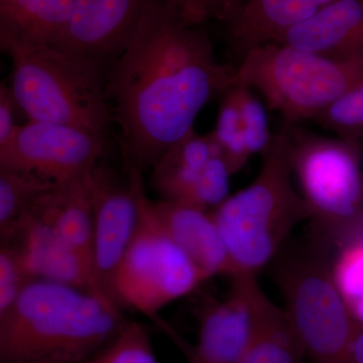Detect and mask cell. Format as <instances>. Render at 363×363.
<instances>
[{
    "instance_id": "26",
    "label": "cell",
    "mask_w": 363,
    "mask_h": 363,
    "mask_svg": "<svg viewBox=\"0 0 363 363\" xmlns=\"http://www.w3.org/2000/svg\"><path fill=\"white\" fill-rule=\"evenodd\" d=\"M332 274L346 304L363 298V229L338 245Z\"/></svg>"
},
{
    "instance_id": "5",
    "label": "cell",
    "mask_w": 363,
    "mask_h": 363,
    "mask_svg": "<svg viewBox=\"0 0 363 363\" xmlns=\"http://www.w3.org/2000/svg\"><path fill=\"white\" fill-rule=\"evenodd\" d=\"M284 130L313 235L338 247L363 229L362 142L319 135L298 124Z\"/></svg>"
},
{
    "instance_id": "2",
    "label": "cell",
    "mask_w": 363,
    "mask_h": 363,
    "mask_svg": "<svg viewBox=\"0 0 363 363\" xmlns=\"http://www.w3.org/2000/svg\"><path fill=\"white\" fill-rule=\"evenodd\" d=\"M126 322L111 298L35 279L0 315V362L85 363Z\"/></svg>"
},
{
    "instance_id": "21",
    "label": "cell",
    "mask_w": 363,
    "mask_h": 363,
    "mask_svg": "<svg viewBox=\"0 0 363 363\" xmlns=\"http://www.w3.org/2000/svg\"><path fill=\"white\" fill-rule=\"evenodd\" d=\"M58 184L18 169H0V238L4 240L45 193Z\"/></svg>"
},
{
    "instance_id": "34",
    "label": "cell",
    "mask_w": 363,
    "mask_h": 363,
    "mask_svg": "<svg viewBox=\"0 0 363 363\" xmlns=\"http://www.w3.org/2000/svg\"><path fill=\"white\" fill-rule=\"evenodd\" d=\"M362 1H363V0H362Z\"/></svg>"
},
{
    "instance_id": "17",
    "label": "cell",
    "mask_w": 363,
    "mask_h": 363,
    "mask_svg": "<svg viewBox=\"0 0 363 363\" xmlns=\"http://www.w3.org/2000/svg\"><path fill=\"white\" fill-rule=\"evenodd\" d=\"M89 175L55 186L26 214L51 227L95 267Z\"/></svg>"
},
{
    "instance_id": "3",
    "label": "cell",
    "mask_w": 363,
    "mask_h": 363,
    "mask_svg": "<svg viewBox=\"0 0 363 363\" xmlns=\"http://www.w3.org/2000/svg\"><path fill=\"white\" fill-rule=\"evenodd\" d=\"M252 184L212 211L238 274H257L285 247L294 228L310 220L304 198L294 187L286 130L274 135Z\"/></svg>"
},
{
    "instance_id": "13",
    "label": "cell",
    "mask_w": 363,
    "mask_h": 363,
    "mask_svg": "<svg viewBox=\"0 0 363 363\" xmlns=\"http://www.w3.org/2000/svg\"><path fill=\"white\" fill-rule=\"evenodd\" d=\"M1 245L16 248L35 279L63 284L113 300L95 267L51 227L30 214L16 224Z\"/></svg>"
},
{
    "instance_id": "6",
    "label": "cell",
    "mask_w": 363,
    "mask_h": 363,
    "mask_svg": "<svg viewBox=\"0 0 363 363\" xmlns=\"http://www.w3.org/2000/svg\"><path fill=\"white\" fill-rule=\"evenodd\" d=\"M362 80L363 59L332 58L281 43L250 50L235 75V83L262 95L286 124L314 121Z\"/></svg>"
},
{
    "instance_id": "25",
    "label": "cell",
    "mask_w": 363,
    "mask_h": 363,
    "mask_svg": "<svg viewBox=\"0 0 363 363\" xmlns=\"http://www.w3.org/2000/svg\"><path fill=\"white\" fill-rule=\"evenodd\" d=\"M234 96L240 111L241 125L245 143L250 156H262L271 145L274 135L269 128V121L264 104L247 86H233Z\"/></svg>"
},
{
    "instance_id": "29",
    "label": "cell",
    "mask_w": 363,
    "mask_h": 363,
    "mask_svg": "<svg viewBox=\"0 0 363 363\" xmlns=\"http://www.w3.org/2000/svg\"><path fill=\"white\" fill-rule=\"evenodd\" d=\"M35 281L16 248L0 247V315L14 304L23 290Z\"/></svg>"
},
{
    "instance_id": "18",
    "label": "cell",
    "mask_w": 363,
    "mask_h": 363,
    "mask_svg": "<svg viewBox=\"0 0 363 363\" xmlns=\"http://www.w3.org/2000/svg\"><path fill=\"white\" fill-rule=\"evenodd\" d=\"M74 4L75 0H0V47L57 45Z\"/></svg>"
},
{
    "instance_id": "14",
    "label": "cell",
    "mask_w": 363,
    "mask_h": 363,
    "mask_svg": "<svg viewBox=\"0 0 363 363\" xmlns=\"http://www.w3.org/2000/svg\"><path fill=\"white\" fill-rule=\"evenodd\" d=\"M154 220L209 278L221 274L230 278L233 267L212 211L182 203L147 198Z\"/></svg>"
},
{
    "instance_id": "28",
    "label": "cell",
    "mask_w": 363,
    "mask_h": 363,
    "mask_svg": "<svg viewBox=\"0 0 363 363\" xmlns=\"http://www.w3.org/2000/svg\"><path fill=\"white\" fill-rule=\"evenodd\" d=\"M177 18L191 26L216 20L228 23L242 6L243 0H164Z\"/></svg>"
},
{
    "instance_id": "16",
    "label": "cell",
    "mask_w": 363,
    "mask_h": 363,
    "mask_svg": "<svg viewBox=\"0 0 363 363\" xmlns=\"http://www.w3.org/2000/svg\"><path fill=\"white\" fill-rule=\"evenodd\" d=\"M335 0H243L229 21L228 38L240 60L259 45L279 43L293 28L305 23Z\"/></svg>"
},
{
    "instance_id": "30",
    "label": "cell",
    "mask_w": 363,
    "mask_h": 363,
    "mask_svg": "<svg viewBox=\"0 0 363 363\" xmlns=\"http://www.w3.org/2000/svg\"><path fill=\"white\" fill-rule=\"evenodd\" d=\"M20 111L9 85L2 83L0 87V145L13 138L18 124L16 123V112Z\"/></svg>"
},
{
    "instance_id": "22",
    "label": "cell",
    "mask_w": 363,
    "mask_h": 363,
    "mask_svg": "<svg viewBox=\"0 0 363 363\" xmlns=\"http://www.w3.org/2000/svg\"><path fill=\"white\" fill-rule=\"evenodd\" d=\"M233 86L220 97L216 125L210 133L234 175L247 164L252 156L245 143Z\"/></svg>"
},
{
    "instance_id": "1",
    "label": "cell",
    "mask_w": 363,
    "mask_h": 363,
    "mask_svg": "<svg viewBox=\"0 0 363 363\" xmlns=\"http://www.w3.org/2000/svg\"><path fill=\"white\" fill-rule=\"evenodd\" d=\"M235 75L206 33L182 23L164 0L152 4L105 73L124 172L152 169L195 130L200 112L235 84Z\"/></svg>"
},
{
    "instance_id": "19",
    "label": "cell",
    "mask_w": 363,
    "mask_h": 363,
    "mask_svg": "<svg viewBox=\"0 0 363 363\" xmlns=\"http://www.w3.org/2000/svg\"><path fill=\"white\" fill-rule=\"evenodd\" d=\"M218 152L211 133L193 130L150 169L152 187L162 200L186 204L207 162Z\"/></svg>"
},
{
    "instance_id": "31",
    "label": "cell",
    "mask_w": 363,
    "mask_h": 363,
    "mask_svg": "<svg viewBox=\"0 0 363 363\" xmlns=\"http://www.w3.org/2000/svg\"><path fill=\"white\" fill-rule=\"evenodd\" d=\"M348 363H363V324L358 323L353 336Z\"/></svg>"
},
{
    "instance_id": "10",
    "label": "cell",
    "mask_w": 363,
    "mask_h": 363,
    "mask_svg": "<svg viewBox=\"0 0 363 363\" xmlns=\"http://www.w3.org/2000/svg\"><path fill=\"white\" fill-rule=\"evenodd\" d=\"M88 185L92 207L95 269L108 291L107 284L138 229V195L143 186V175L125 173L123 178L116 169L100 161L91 171Z\"/></svg>"
},
{
    "instance_id": "12",
    "label": "cell",
    "mask_w": 363,
    "mask_h": 363,
    "mask_svg": "<svg viewBox=\"0 0 363 363\" xmlns=\"http://www.w3.org/2000/svg\"><path fill=\"white\" fill-rule=\"evenodd\" d=\"M225 297L200 313L197 342L184 350L190 363H240L255 323L262 290L255 274L230 277Z\"/></svg>"
},
{
    "instance_id": "32",
    "label": "cell",
    "mask_w": 363,
    "mask_h": 363,
    "mask_svg": "<svg viewBox=\"0 0 363 363\" xmlns=\"http://www.w3.org/2000/svg\"><path fill=\"white\" fill-rule=\"evenodd\" d=\"M351 314L358 323L363 324V298L347 304Z\"/></svg>"
},
{
    "instance_id": "20",
    "label": "cell",
    "mask_w": 363,
    "mask_h": 363,
    "mask_svg": "<svg viewBox=\"0 0 363 363\" xmlns=\"http://www.w3.org/2000/svg\"><path fill=\"white\" fill-rule=\"evenodd\" d=\"M305 357L285 308H279L262 292L252 336L240 363H304Z\"/></svg>"
},
{
    "instance_id": "15",
    "label": "cell",
    "mask_w": 363,
    "mask_h": 363,
    "mask_svg": "<svg viewBox=\"0 0 363 363\" xmlns=\"http://www.w3.org/2000/svg\"><path fill=\"white\" fill-rule=\"evenodd\" d=\"M279 43L332 58L363 59V1L335 0Z\"/></svg>"
},
{
    "instance_id": "7",
    "label": "cell",
    "mask_w": 363,
    "mask_h": 363,
    "mask_svg": "<svg viewBox=\"0 0 363 363\" xmlns=\"http://www.w3.org/2000/svg\"><path fill=\"white\" fill-rule=\"evenodd\" d=\"M331 247L312 235L274 267L286 314L311 363H348L358 326L334 281Z\"/></svg>"
},
{
    "instance_id": "8",
    "label": "cell",
    "mask_w": 363,
    "mask_h": 363,
    "mask_svg": "<svg viewBox=\"0 0 363 363\" xmlns=\"http://www.w3.org/2000/svg\"><path fill=\"white\" fill-rule=\"evenodd\" d=\"M147 200L143 186L135 238L114 269L107 289L121 308L140 313L179 345L182 339L162 322L160 313L210 278L160 228L150 213Z\"/></svg>"
},
{
    "instance_id": "9",
    "label": "cell",
    "mask_w": 363,
    "mask_h": 363,
    "mask_svg": "<svg viewBox=\"0 0 363 363\" xmlns=\"http://www.w3.org/2000/svg\"><path fill=\"white\" fill-rule=\"evenodd\" d=\"M104 135L50 121H28L0 145V169L33 172L56 184L86 178L104 154Z\"/></svg>"
},
{
    "instance_id": "11",
    "label": "cell",
    "mask_w": 363,
    "mask_h": 363,
    "mask_svg": "<svg viewBox=\"0 0 363 363\" xmlns=\"http://www.w3.org/2000/svg\"><path fill=\"white\" fill-rule=\"evenodd\" d=\"M157 0H75L62 51L104 71L123 52Z\"/></svg>"
},
{
    "instance_id": "23",
    "label": "cell",
    "mask_w": 363,
    "mask_h": 363,
    "mask_svg": "<svg viewBox=\"0 0 363 363\" xmlns=\"http://www.w3.org/2000/svg\"><path fill=\"white\" fill-rule=\"evenodd\" d=\"M85 363H159L147 327L126 322L111 342Z\"/></svg>"
},
{
    "instance_id": "27",
    "label": "cell",
    "mask_w": 363,
    "mask_h": 363,
    "mask_svg": "<svg viewBox=\"0 0 363 363\" xmlns=\"http://www.w3.org/2000/svg\"><path fill=\"white\" fill-rule=\"evenodd\" d=\"M231 176L233 172L221 152L215 155L203 169L185 205L213 211L230 196Z\"/></svg>"
},
{
    "instance_id": "24",
    "label": "cell",
    "mask_w": 363,
    "mask_h": 363,
    "mask_svg": "<svg viewBox=\"0 0 363 363\" xmlns=\"http://www.w3.org/2000/svg\"><path fill=\"white\" fill-rule=\"evenodd\" d=\"M314 123L339 138L362 142L363 80L325 109Z\"/></svg>"
},
{
    "instance_id": "4",
    "label": "cell",
    "mask_w": 363,
    "mask_h": 363,
    "mask_svg": "<svg viewBox=\"0 0 363 363\" xmlns=\"http://www.w3.org/2000/svg\"><path fill=\"white\" fill-rule=\"evenodd\" d=\"M1 49L11 62L9 89L28 121L69 124L104 135L112 123L104 71L56 45Z\"/></svg>"
},
{
    "instance_id": "33",
    "label": "cell",
    "mask_w": 363,
    "mask_h": 363,
    "mask_svg": "<svg viewBox=\"0 0 363 363\" xmlns=\"http://www.w3.org/2000/svg\"><path fill=\"white\" fill-rule=\"evenodd\" d=\"M1 363H6V362H1Z\"/></svg>"
}]
</instances>
